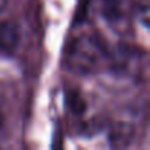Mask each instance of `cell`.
Returning a JSON list of instances; mask_svg holds the SVG:
<instances>
[{
	"label": "cell",
	"instance_id": "6da1fadb",
	"mask_svg": "<svg viewBox=\"0 0 150 150\" xmlns=\"http://www.w3.org/2000/svg\"><path fill=\"white\" fill-rule=\"evenodd\" d=\"M112 52L94 34L74 37L65 53L66 69L75 75H94L110 68Z\"/></svg>",
	"mask_w": 150,
	"mask_h": 150
},
{
	"label": "cell",
	"instance_id": "7a4b0ae2",
	"mask_svg": "<svg viewBox=\"0 0 150 150\" xmlns=\"http://www.w3.org/2000/svg\"><path fill=\"white\" fill-rule=\"evenodd\" d=\"M100 13L108 27L116 34H127L135 13L134 0H102Z\"/></svg>",
	"mask_w": 150,
	"mask_h": 150
},
{
	"label": "cell",
	"instance_id": "3957f363",
	"mask_svg": "<svg viewBox=\"0 0 150 150\" xmlns=\"http://www.w3.org/2000/svg\"><path fill=\"white\" fill-rule=\"evenodd\" d=\"M21 43V28L16 22H0V54H12Z\"/></svg>",
	"mask_w": 150,
	"mask_h": 150
},
{
	"label": "cell",
	"instance_id": "277c9868",
	"mask_svg": "<svg viewBox=\"0 0 150 150\" xmlns=\"http://www.w3.org/2000/svg\"><path fill=\"white\" fill-rule=\"evenodd\" d=\"M132 137V132L129 129V125H119L113 128V132L110 134V141L113 146H127L129 144Z\"/></svg>",
	"mask_w": 150,
	"mask_h": 150
},
{
	"label": "cell",
	"instance_id": "5b68a950",
	"mask_svg": "<svg viewBox=\"0 0 150 150\" xmlns=\"http://www.w3.org/2000/svg\"><path fill=\"white\" fill-rule=\"evenodd\" d=\"M138 13H141V22L147 28L149 27V2L143 0V3L138 5Z\"/></svg>",
	"mask_w": 150,
	"mask_h": 150
},
{
	"label": "cell",
	"instance_id": "8992f818",
	"mask_svg": "<svg viewBox=\"0 0 150 150\" xmlns=\"http://www.w3.org/2000/svg\"><path fill=\"white\" fill-rule=\"evenodd\" d=\"M6 5H8V0H0V13H2V12L5 11Z\"/></svg>",
	"mask_w": 150,
	"mask_h": 150
}]
</instances>
